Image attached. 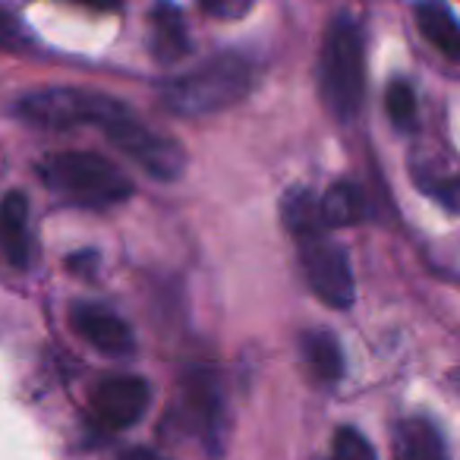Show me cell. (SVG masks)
<instances>
[{
	"instance_id": "obj_5",
	"label": "cell",
	"mask_w": 460,
	"mask_h": 460,
	"mask_svg": "<svg viewBox=\"0 0 460 460\" xmlns=\"http://www.w3.org/2000/svg\"><path fill=\"white\" fill-rule=\"evenodd\" d=\"M104 136H108L123 155H129L142 171L152 173V177L177 180L180 173H183V167H186L183 148L173 139H167V136L148 129L146 123L136 120L129 111L123 117H117V120L104 129Z\"/></svg>"
},
{
	"instance_id": "obj_20",
	"label": "cell",
	"mask_w": 460,
	"mask_h": 460,
	"mask_svg": "<svg viewBox=\"0 0 460 460\" xmlns=\"http://www.w3.org/2000/svg\"><path fill=\"white\" fill-rule=\"evenodd\" d=\"M202 10L211 16H243L250 13V4H202Z\"/></svg>"
},
{
	"instance_id": "obj_7",
	"label": "cell",
	"mask_w": 460,
	"mask_h": 460,
	"mask_svg": "<svg viewBox=\"0 0 460 460\" xmlns=\"http://www.w3.org/2000/svg\"><path fill=\"white\" fill-rule=\"evenodd\" d=\"M152 403V388L139 376H114L102 382L92 394V410L108 429H129L146 416Z\"/></svg>"
},
{
	"instance_id": "obj_12",
	"label": "cell",
	"mask_w": 460,
	"mask_h": 460,
	"mask_svg": "<svg viewBox=\"0 0 460 460\" xmlns=\"http://www.w3.org/2000/svg\"><path fill=\"white\" fill-rule=\"evenodd\" d=\"M322 224L325 227H350L369 215V205L359 186L353 183H334L325 196L319 199Z\"/></svg>"
},
{
	"instance_id": "obj_14",
	"label": "cell",
	"mask_w": 460,
	"mask_h": 460,
	"mask_svg": "<svg viewBox=\"0 0 460 460\" xmlns=\"http://www.w3.org/2000/svg\"><path fill=\"white\" fill-rule=\"evenodd\" d=\"M416 20H420V32L426 41H432L445 58L460 60V22L447 13L438 4H422L416 10Z\"/></svg>"
},
{
	"instance_id": "obj_4",
	"label": "cell",
	"mask_w": 460,
	"mask_h": 460,
	"mask_svg": "<svg viewBox=\"0 0 460 460\" xmlns=\"http://www.w3.org/2000/svg\"><path fill=\"white\" fill-rule=\"evenodd\" d=\"M123 114L127 108L117 98L85 89H39L16 102V117L41 129L98 127L104 133Z\"/></svg>"
},
{
	"instance_id": "obj_17",
	"label": "cell",
	"mask_w": 460,
	"mask_h": 460,
	"mask_svg": "<svg viewBox=\"0 0 460 460\" xmlns=\"http://www.w3.org/2000/svg\"><path fill=\"white\" fill-rule=\"evenodd\" d=\"M385 108H388V117L394 127L401 129H413L416 127V95L410 89V83L403 79H394L385 92Z\"/></svg>"
},
{
	"instance_id": "obj_16",
	"label": "cell",
	"mask_w": 460,
	"mask_h": 460,
	"mask_svg": "<svg viewBox=\"0 0 460 460\" xmlns=\"http://www.w3.org/2000/svg\"><path fill=\"white\" fill-rule=\"evenodd\" d=\"M152 29H155V58L161 64H173L180 60L186 51H190V41H186V26H183V16L180 10L173 7H158L152 13Z\"/></svg>"
},
{
	"instance_id": "obj_13",
	"label": "cell",
	"mask_w": 460,
	"mask_h": 460,
	"mask_svg": "<svg viewBox=\"0 0 460 460\" xmlns=\"http://www.w3.org/2000/svg\"><path fill=\"white\" fill-rule=\"evenodd\" d=\"M186 403H190V413L196 416V426L205 432V438L221 435L224 407H221V391L211 382V376H192L186 382Z\"/></svg>"
},
{
	"instance_id": "obj_3",
	"label": "cell",
	"mask_w": 460,
	"mask_h": 460,
	"mask_svg": "<svg viewBox=\"0 0 460 460\" xmlns=\"http://www.w3.org/2000/svg\"><path fill=\"white\" fill-rule=\"evenodd\" d=\"M41 177L54 192L85 208H108L133 196V183L120 167L92 152H60L41 161Z\"/></svg>"
},
{
	"instance_id": "obj_11",
	"label": "cell",
	"mask_w": 460,
	"mask_h": 460,
	"mask_svg": "<svg viewBox=\"0 0 460 460\" xmlns=\"http://www.w3.org/2000/svg\"><path fill=\"white\" fill-rule=\"evenodd\" d=\"M281 217H284V227L296 237V243L325 234L319 199H315L313 190H306V186H294V190L281 199Z\"/></svg>"
},
{
	"instance_id": "obj_6",
	"label": "cell",
	"mask_w": 460,
	"mask_h": 460,
	"mask_svg": "<svg viewBox=\"0 0 460 460\" xmlns=\"http://www.w3.org/2000/svg\"><path fill=\"white\" fill-rule=\"evenodd\" d=\"M300 262L306 271V281L313 294L319 296L325 306L347 309L357 296V284H353V271L347 262V252L338 243L319 234L300 243Z\"/></svg>"
},
{
	"instance_id": "obj_2",
	"label": "cell",
	"mask_w": 460,
	"mask_h": 460,
	"mask_svg": "<svg viewBox=\"0 0 460 460\" xmlns=\"http://www.w3.org/2000/svg\"><path fill=\"white\" fill-rule=\"evenodd\" d=\"M363 39L353 16L341 13L328 22L322 45V98L341 123H350L363 104Z\"/></svg>"
},
{
	"instance_id": "obj_8",
	"label": "cell",
	"mask_w": 460,
	"mask_h": 460,
	"mask_svg": "<svg viewBox=\"0 0 460 460\" xmlns=\"http://www.w3.org/2000/svg\"><path fill=\"white\" fill-rule=\"evenodd\" d=\"M70 322L85 344L108 353V357H127L136 347V338L127 322L117 313H111V309L95 306V303H79V306H73Z\"/></svg>"
},
{
	"instance_id": "obj_19",
	"label": "cell",
	"mask_w": 460,
	"mask_h": 460,
	"mask_svg": "<svg viewBox=\"0 0 460 460\" xmlns=\"http://www.w3.org/2000/svg\"><path fill=\"white\" fill-rule=\"evenodd\" d=\"M426 190L432 192V196L438 199V202L445 205L447 211H454V215H460V177L432 180V183H429Z\"/></svg>"
},
{
	"instance_id": "obj_15",
	"label": "cell",
	"mask_w": 460,
	"mask_h": 460,
	"mask_svg": "<svg viewBox=\"0 0 460 460\" xmlns=\"http://www.w3.org/2000/svg\"><path fill=\"white\" fill-rule=\"evenodd\" d=\"M303 359H306L309 372L325 385H334L344 376L341 347L328 332H309L306 338H303Z\"/></svg>"
},
{
	"instance_id": "obj_18",
	"label": "cell",
	"mask_w": 460,
	"mask_h": 460,
	"mask_svg": "<svg viewBox=\"0 0 460 460\" xmlns=\"http://www.w3.org/2000/svg\"><path fill=\"white\" fill-rule=\"evenodd\" d=\"M328 460H378L376 451H372V445L366 441L363 432H357V429L344 426L334 432V441H332V457Z\"/></svg>"
},
{
	"instance_id": "obj_10",
	"label": "cell",
	"mask_w": 460,
	"mask_h": 460,
	"mask_svg": "<svg viewBox=\"0 0 460 460\" xmlns=\"http://www.w3.org/2000/svg\"><path fill=\"white\" fill-rule=\"evenodd\" d=\"M397 460H447V447L429 420H403L394 435Z\"/></svg>"
},
{
	"instance_id": "obj_1",
	"label": "cell",
	"mask_w": 460,
	"mask_h": 460,
	"mask_svg": "<svg viewBox=\"0 0 460 460\" xmlns=\"http://www.w3.org/2000/svg\"><path fill=\"white\" fill-rule=\"evenodd\" d=\"M252 89V64L240 54H217L199 70L173 79L161 89L173 114L202 117L237 104Z\"/></svg>"
},
{
	"instance_id": "obj_9",
	"label": "cell",
	"mask_w": 460,
	"mask_h": 460,
	"mask_svg": "<svg viewBox=\"0 0 460 460\" xmlns=\"http://www.w3.org/2000/svg\"><path fill=\"white\" fill-rule=\"evenodd\" d=\"M0 250L13 269H29L35 262L32 234H29V199L20 190L0 199Z\"/></svg>"
},
{
	"instance_id": "obj_22",
	"label": "cell",
	"mask_w": 460,
	"mask_h": 460,
	"mask_svg": "<svg viewBox=\"0 0 460 460\" xmlns=\"http://www.w3.org/2000/svg\"><path fill=\"white\" fill-rule=\"evenodd\" d=\"M457 382H460V376H457Z\"/></svg>"
},
{
	"instance_id": "obj_21",
	"label": "cell",
	"mask_w": 460,
	"mask_h": 460,
	"mask_svg": "<svg viewBox=\"0 0 460 460\" xmlns=\"http://www.w3.org/2000/svg\"><path fill=\"white\" fill-rule=\"evenodd\" d=\"M117 460H164L161 454L148 451V447H129V451H123Z\"/></svg>"
}]
</instances>
